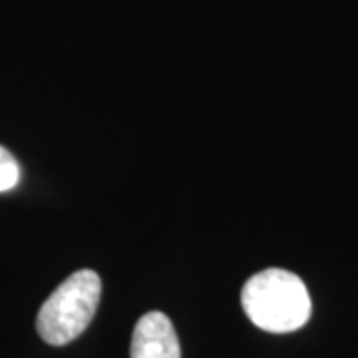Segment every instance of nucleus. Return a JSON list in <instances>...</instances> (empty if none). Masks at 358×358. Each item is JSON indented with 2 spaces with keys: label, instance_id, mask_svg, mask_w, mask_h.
I'll return each mask as SVG.
<instances>
[{
  "label": "nucleus",
  "instance_id": "f257e3e1",
  "mask_svg": "<svg viewBox=\"0 0 358 358\" xmlns=\"http://www.w3.org/2000/svg\"><path fill=\"white\" fill-rule=\"evenodd\" d=\"M249 320L267 333H293L310 319V294L305 282L285 268H267L253 275L241 291Z\"/></svg>",
  "mask_w": 358,
  "mask_h": 358
},
{
  "label": "nucleus",
  "instance_id": "20e7f679",
  "mask_svg": "<svg viewBox=\"0 0 358 358\" xmlns=\"http://www.w3.org/2000/svg\"><path fill=\"white\" fill-rule=\"evenodd\" d=\"M20 179V167L14 155L0 145V193L16 187Z\"/></svg>",
  "mask_w": 358,
  "mask_h": 358
},
{
  "label": "nucleus",
  "instance_id": "7ed1b4c3",
  "mask_svg": "<svg viewBox=\"0 0 358 358\" xmlns=\"http://www.w3.org/2000/svg\"><path fill=\"white\" fill-rule=\"evenodd\" d=\"M131 358H181L179 338L167 315L145 313L131 334Z\"/></svg>",
  "mask_w": 358,
  "mask_h": 358
},
{
  "label": "nucleus",
  "instance_id": "f03ea898",
  "mask_svg": "<svg viewBox=\"0 0 358 358\" xmlns=\"http://www.w3.org/2000/svg\"><path fill=\"white\" fill-rule=\"evenodd\" d=\"M102 296V281L94 271L70 275L40 307L36 329L44 343L64 346L88 329Z\"/></svg>",
  "mask_w": 358,
  "mask_h": 358
}]
</instances>
